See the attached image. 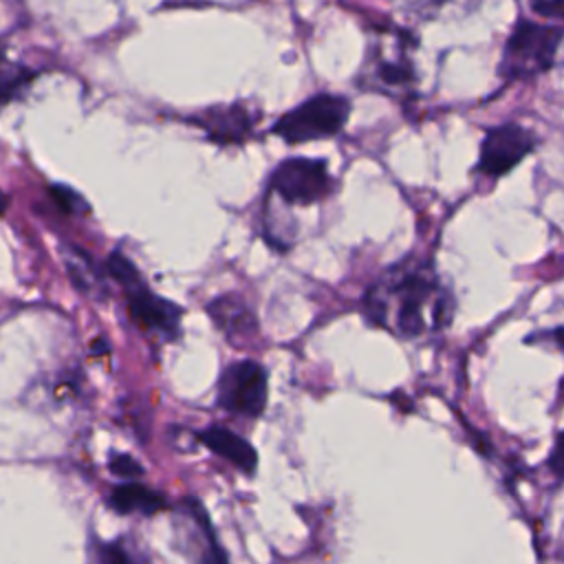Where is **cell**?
<instances>
[{
  "label": "cell",
  "mask_w": 564,
  "mask_h": 564,
  "mask_svg": "<svg viewBox=\"0 0 564 564\" xmlns=\"http://www.w3.org/2000/svg\"><path fill=\"white\" fill-rule=\"evenodd\" d=\"M364 313L372 324L416 339L445 328L452 317V297L430 264L401 262L368 289Z\"/></svg>",
  "instance_id": "6da1fadb"
},
{
  "label": "cell",
  "mask_w": 564,
  "mask_h": 564,
  "mask_svg": "<svg viewBox=\"0 0 564 564\" xmlns=\"http://www.w3.org/2000/svg\"><path fill=\"white\" fill-rule=\"evenodd\" d=\"M108 275L115 278V282L123 289L128 300V313L139 328L167 339H174L181 333V306L156 295L145 284L134 262L115 251L108 258Z\"/></svg>",
  "instance_id": "7a4b0ae2"
},
{
  "label": "cell",
  "mask_w": 564,
  "mask_h": 564,
  "mask_svg": "<svg viewBox=\"0 0 564 564\" xmlns=\"http://www.w3.org/2000/svg\"><path fill=\"white\" fill-rule=\"evenodd\" d=\"M564 37L560 26L520 20L507 37L500 73L505 79H529L553 66L557 46Z\"/></svg>",
  "instance_id": "3957f363"
},
{
  "label": "cell",
  "mask_w": 564,
  "mask_h": 564,
  "mask_svg": "<svg viewBox=\"0 0 564 564\" xmlns=\"http://www.w3.org/2000/svg\"><path fill=\"white\" fill-rule=\"evenodd\" d=\"M350 101L341 95L319 93L284 112L271 132L286 143H304L335 137L348 121Z\"/></svg>",
  "instance_id": "277c9868"
},
{
  "label": "cell",
  "mask_w": 564,
  "mask_h": 564,
  "mask_svg": "<svg viewBox=\"0 0 564 564\" xmlns=\"http://www.w3.org/2000/svg\"><path fill=\"white\" fill-rule=\"evenodd\" d=\"M333 189L328 165L322 159L293 156L282 161L271 174V192L286 205H313Z\"/></svg>",
  "instance_id": "5b68a950"
},
{
  "label": "cell",
  "mask_w": 564,
  "mask_h": 564,
  "mask_svg": "<svg viewBox=\"0 0 564 564\" xmlns=\"http://www.w3.org/2000/svg\"><path fill=\"white\" fill-rule=\"evenodd\" d=\"M216 403L231 414L260 416L267 405V370L253 359L229 364L218 379Z\"/></svg>",
  "instance_id": "8992f818"
},
{
  "label": "cell",
  "mask_w": 564,
  "mask_h": 564,
  "mask_svg": "<svg viewBox=\"0 0 564 564\" xmlns=\"http://www.w3.org/2000/svg\"><path fill=\"white\" fill-rule=\"evenodd\" d=\"M535 145L531 130L518 123H502L487 130L480 143L478 170L487 176H502L513 170Z\"/></svg>",
  "instance_id": "52a82bcc"
},
{
  "label": "cell",
  "mask_w": 564,
  "mask_h": 564,
  "mask_svg": "<svg viewBox=\"0 0 564 564\" xmlns=\"http://www.w3.org/2000/svg\"><path fill=\"white\" fill-rule=\"evenodd\" d=\"M187 121L198 126L216 145H242L253 134L258 115L247 104L236 101L196 112Z\"/></svg>",
  "instance_id": "ba28073f"
},
{
  "label": "cell",
  "mask_w": 564,
  "mask_h": 564,
  "mask_svg": "<svg viewBox=\"0 0 564 564\" xmlns=\"http://www.w3.org/2000/svg\"><path fill=\"white\" fill-rule=\"evenodd\" d=\"M368 82L381 90H401L414 82V68L401 42L394 48H388L386 42H375L368 55Z\"/></svg>",
  "instance_id": "9c48e42d"
},
{
  "label": "cell",
  "mask_w": 564,
  "mask_h": 564,
  "mask_svg": "<svg viewBox=\"0 0 564 564\" xmlns=\"http://www.w3.org/2000/svg\"><path fill=\"white\" fill-rule=\"evenodd\" d=\"M207 313L214 319V324L231 339V341H245L251 339L258 333V319L251 306L236 293L218 295L207 304Z\"/></svg>",
  "instance_id": "30bf717a"
},
{
  "label": "cell",
  "mask_w": 564,
  "mask_h": 564,
  "mask_svg": "<svg viewBox=\"0 0 564 564\" xmlns=\"http://www.w3.org/2000/svg\"><path fill=\"white\" fill-rule=\"evenodd\" d=\"M198 441L209 452L225 458L227 463H231L245 474H253L258 467V452L253 449V445L227 427H220V425L205 427L203 432H198Z\"/></svg>",
  "instance_id": "8fae6325"
},
{
  "label": "cell",
  "mask_w": 564,
  "mask_h": 564,
  "mask_svg": "<svg viewBox=\"0 0 564 564\" xmlns=\"http://www.w3.org/2000/svg\"><path fill=\"white\" fill-rule=\"evenodd\" d=\"M110 507L119 513H143V516H154L159 511H163L167 507L165 498L141 485V482H123V485H117L112 491H110Z\"/></svg>",
  "instance_id": "7c38bea8"
},
{
  "label": "cell",
  "mask_w": 564,
  "mask_h": 564,
  "mask_svg": "<svg viewBox=\"0 0 564 564\" xmlns=\"http://www.w3.org/2000/svg\"><path fill=\"white\" fill-rule=\"evenodd\" d=\"M397 7L414 20L460 18L478 7L480 0H394Z\"/></svg>",
  "instance_id": "4fadbf2b"
},
{
  "label": "cell",
  "mask_w": 564,
  "mask_h": 564,
  "mask_svg": "<svg viewBox=\"0 0 564 564\" xmlns=\"http://www.w3.org/2000/svg\"><path fill=\"white\" fill-rule=\"evenodd\" d=\"M66 269L68 275L73 280V284L82 291V293H101L106 289L104 284V275L99 273L97 264L90 260V256L82 249H66Z\"/></svg>",
  "instance_id": "5bb4252c"
},
{
  "label": "cell",
  "mask_w": 564,
  "mask_h": 564,
  "mask_svg": "<svg viewBox=\"0 0 564 564\" xmlns=\"http://www.w3.org/2000/svg\"><path fill=\"white\" fill-rule=\"evenodd\" d=\"M37 70L29 68L26 64L11 62L0 53V110L20 97V93L35 79Z\"/></svg>",
  "instance_id": "9a60e30c"
},
{
  "label": "cell",
  "mask_w": 564,
  "mask_h": 564,
  "mask_svg": "<svg viewBox=\"0 0 564 564\" xmlns=\"http://www.w3.org/2000/svg\"><path fill=\"white\" fill-rule=\"evenodd\" d=\"M48 194L53 198V203L64 212V214H70V216H77V214H84L88 212V205L84 200L82 194H77L73 187L68 185H59V183H53L48 187Z\"/></svg>",
  "instance_id": "2e32d148"
},
{
  "label": "cell",
  "mask_w": 564,
  "mask_h": 564,
  "mask_svg": "<svg viewBox=\"0 0 564 564\" xmlns=\"http://www.w3.org/2000/svg\"><path fill=\"white\" fill-rule=\"evenodd\" d=\"M95 557L97 564H134L132 555L119 542H97Z\"/></svg>",
  "instance_id": "e0dca14e"
},
{
  "label": "cell",
  "mask_w": 564,
  "mask_h": 564,
  "mask_svg": "<svg viewBox=\"0 0 564 564\" xmlns=\"http://www.w3.org/2000/svg\"><path fill=\"white\" fill-rule=\"evenodd\" d=\"M108 467L115 476H121V478H137L143 474V465L130 454H115Z\"/></svg>",
  "instance_id": "ac0fdd59"
},
{
  "label": "cell",
  "mask_w": 564,
  "mask_h": 564,
  "mask_svg": "<svg viewBox=\"0 0 564 564\" xmlns=\"http://www.w3.org/2000/svg\"><path fill=\"white\" fill-rule=\"evenodd\" d=\"M531 7L540 15L564 20V0H531Z\"/></svg>",
  "instance_id": "d6986e66"
},
{
  "label": "cell",
  "mask_w": 564,
  "mask_h": 564,
  "mask_svg": "<svg viewBox=\"0 0 564 564\" xmlns=\"http://www.w3.org/2000/svg\"><path fill=\"white\" fill-rule=\"evenodd\" d=\"M549 469H551L555 476L564 478V434L557 436V441H555V445H553V449H551Z\"/></svg>",
  "instance_id": "ffe728a7"
},
{
  "label": "cell",
  "mask_w": 564,
  "mask_h": 564,
  "mask_svg": "<svg viewBox=\"0 0 564 564\" xmlns=\"http://www.w3.org/2000/svg\"><path fill=\"white\" fill-rule=\"evenodd\" d=\"M7 207H9V196L0 189V218L4 216V212H7Z\"/></svg>",
  "instance_id": "44dd1931"
}]
</instances>
